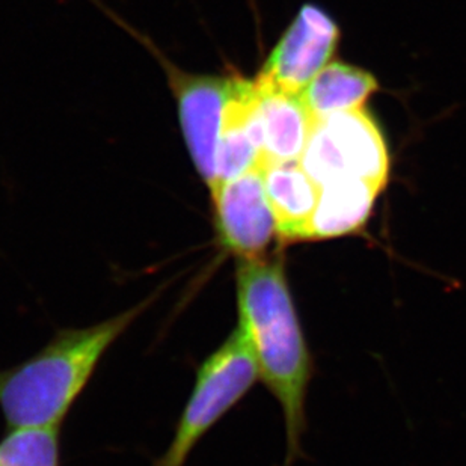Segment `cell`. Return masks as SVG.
<instances>
[{
  "label": "cell",
  "instance_id": "5b68a950",
  "mask_svg": "<svg viewBox=\"0 0 466 466\" xmlns=\"http://www.w3.org/2000/svg\"><path fill=\"white\" fill-rule=\"evenodd\" d=\"M216 242L236 259L263 258L278 238L263 167L224 181L211 190Z\"/></svg>",
  "mask_w": 466,
  "mask_h": 466
},
{
  "label": "cell",
  "instance_id": "8fae6325",
  "mask_svg": "<svg viewBox=\"0 0 466 466\" xmlns=\"http://www.w3.org/2000/svg\"><path fill=\"white\" fill-rule=\"evenodd\" d=\"M376 89L378 82L367 71L332 62L299 96L312 118L320 119L339 112L360 109Z\"/></svg>",
  "mask_w": 466,
  "mask_h": 466
},
{
  "label": "cell",
  "instance_id": "ba28073f",
  "mask_svg": "<svg viewBox=\"0 0 466 466\" xmlns=\"http://www.w3.org/2000/svg\"><path fill=\"white\" fill-rule=\"evenodd\" d=\"M257 116L261 132V167L299 162L311 135L312 118L299 94L275 88L261 76L256 79Z\"/></svg>",
  "mask_w": 466,
  "mask_h": 466
},
{
  "label": "cell",
  "instance_id": "7a4b0ae2",
  "mask_svg": "<svg viewBox=\"0 0 466 466\" xmlns=\"http://www.w3.org/2000/svg\"><path fill=\"white\" fill-rule=\"evenodd\" d=\"M157 296L96 325L59 330L34 357L0 370V410L9 429L61 427L107 350Z\"/></svg>",
  "mask_w": 466,
  "mask_h": 466
},
{
  "label": "cell",
  "instance_id": "7c38bea8",
  "mask_svg": "<svg viewBox=\"0 0 466 466\" xmlns=\"http://www.w3.org/2000/svg\"><path fill=\"white\" fill-rule=\"evenodd\" d=\"M0 466H61L59 427L9 429L0 440Z\"/></svg>",
  "mask_w": 466,
  "mask_h": 466
},
{
  "label": "cell",
  "instance_id": "8992f818",
  "mask_svg": "<svg viewBox=\"0 0 466 466\" xmlns=\"http://www.w3.org/2000/svg\"><path fill=\"white\" fill-rule=\"evenodd\" d=\"M337 43L334 20L314 5H305L258 76L275 88L300 94L325 68Z\"/></svg>",
  "mask_w": 466,
  "mask_h": 466
},
{
  "label": "cell",
  "instance_id": "277c9868",
  "mask_svg": "<svg viewBox=\"0 0 466 466\" xmlns=\"http://www.w3.org/2000/svg\"><path fill=\"white\" fill-rule=\"evenodd\" d=\"M299 163L319 187L346 178L383 187L390 169L382 133L362 107L316 119Z\"/></svg>",
  "mask_w": 466,
  "mask_h": 466
},
{
  "label": "cell",
  "instance_id": "30bf717a",
  "mask_svg": "<svg viewBox=\"0 0 466 466\" xmlns=\"http://www.w3.org/2000/svg\"><path fill=\"white\" fill-rule=\"evenodd\" d=\"M382 189V186L361 178L332 181L319 187L311 240L339 238L361 228Z\"/></svg>",
  "mask_w": 466,
  "mask_h": 466
},
{
  "label": "cell",
  "instance_id": "9c48e42d",
  "mask_svg": "<svg viewBox=\"0 0 466 466\" xmlns=\"http://www.w3.org/2000/svg\"><path fill=\"white\" fill-rule=\"evenodd\" d=\"M263 176L279 242L311 240V220L319 201L316 181L299 162L272 163L264 167Z\"/></svg>",
  "mask_w": 466,
  "mask_h": 466
},
{
  "label": "cell",
  "instance_id": "3957f363",
  "mask_svg": "<svg viewBox=\"0 0 466 466\" xmlns=\"http://www.w3.org/2000/svg\"><path fill=\"white\" fill-rule=\"evenodd\" d=\"M258 379L256 358L242 330L236 328L199 365L171 444L153 466H185L199 441L247 396Z\"/></svg>",
  "mask_w": 466,
  "mask_h": 466
},
{
  "label": "cell",
  "instance_id": "6da1fadb",
  "mask_svg": "<svg viewBox=\"0 0 466 466\" xmlns=\"http://www.w3.org/2000/svg\"><path fill=\"white\" fill-rule=\"evenodd\" d=\"M238 329L245 335L263 379L279 401L287 431L286 466L298 458L305 427V397L311 357L305 343L281 254L238 259Z\"/></svg>",
  "mask_w": 466,
  "mask_h": 466
},
{
  "label": "cell",
  "instance_id": "52a82bcc",
  "mask_svg": "<svg viewBox=\"0 0 466 466\" xmlns=\"http://www.w3.org/2000/svg\"><path fill=\"white\" fill-rule=\"evenodd\" d=\"M169 75L178 100L186 144L197 171L211 190L216 181V148L228 77L185 75L177 70H169Z\"/></svg>",
  "mask_w": 466,
  "mask_h": 466
}]
</instances>
